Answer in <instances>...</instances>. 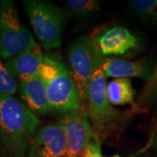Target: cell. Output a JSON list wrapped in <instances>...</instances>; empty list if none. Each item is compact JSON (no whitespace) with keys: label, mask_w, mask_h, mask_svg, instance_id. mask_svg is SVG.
<instances>
[{"label":"cell","mask_w":157,"mask_h":157,"mask_svg":"<svg viewBox=\"0 0 157 157\" xmlns=\"http://www.w3.org/2000/svg\"><path fill=\"white\" fill-rule=\"evenodd\" d=\"M38 116L13 95L0 91V140L11 157H24L39 127Z\"/></svg>","instance_id":"cell-1"},{"label":"cell","mask_w":157,"mask_h":157,"mask_svg":"<svg viewBox=\"0 0 157 157\" xmlns=\"http://www.w3.org/2000/svg\"><path fill=\"white\" fill-rule=\"evenodd\" d=\"M23 5L43 47L46 50L59 47L67 25L65 11L45 0H25Z\"/></svg>","instance_id":"cell-2"},{"label":"cell","mask_w":157,"mask_h":157,"mask_svg":"<svg viewBox=\"0 0 157 157\" xmlns=\"http://www.w3.org/2000/svg\"><path fill=\"white\" fill-rule=\"evenodd\" d=\"M71 75L77 86L82 103L86 95L91 79L96 71L101 67L105 58L100 51L97 40L86 35L78 37L67 50Z\"/></svg>","instance_id":"cell-3"},{"label":"cell","mask_w":157,"mask_h":157,"mask_svg":"<svg viewBox=\"0 0 157 157\" xmlns=\"http://www.w3.org/2000/svg\"><path fill=\"white\" fill-rule=\"evenodd\" d=\"M11 0H0V59H9L37 46Z\"/></svg>","instance_id":"cell-4"},{"label":"cell","mask_w":157,"mask_h":157,"mask_svg":"<svg viewBox=\"0 0 157 157\" xmlns=\"http://www.w3.org/2000/svg\"><path fill=\"white\" fill-rule=\"evenodd\" d=\"M86 102L92 127L99 138L102 134H106V130L119 114V112L111 106L107 99V80L101 67L96 71L91 79Z\"/></svg>","instance_id":"cell-5"},{"label":"cell","mask_w":157,"mask_h":157,"mask_svg":"<svg viewBox=\"0 0 157 157\" xmlns=\"http://www.w3.org/2000/svg\"><path fill=\"white\" fill-rule=\"evenodd\" d=\"M45 83L52 113H65L84 105L71 73L62 62L55 76Z\"/></svg>","instance_id":"cell-6"},{"label":"cell","mask_w":157,"mask_h":157,"mask_svg":"<svg viewBox=\"0 0 157 157\" xmlns=\"http://www.w3.org/2000/svg\"><path fill=\"white\" fill-rule=\"evenodd\" d=\"M58 124L65 132L68 152L72 157H77L89 144L99 140L89 122L87 108L85 105L77 110L62 113Z\"/></svg>","instance_id":"cell-7"},{"label":"cell","mask_w":157,"mask_h":157,"mask_svg":"<svg viewBox=\"0 0 157 157\" xmlns=\"http://www.w3.org/2000/svg\"><path fill=\"white\" fill-rule=\"evenodd\" d=\"M28 157H72L61 126L50 124L40 128L29 145Z\"/></svg>","instance_id":"cell-8"},{"label":"cell","mask_w":157,"mask_h":157,"mask_svg":"<svg viewBox=\"0 0 157 157\" xmlns=\"http://www.w3.org/2000/svg\"><path fill=\"white\" fill-rule=\"evenodd\" d=\"M17 88L23 103L36 115H45L52 112L46 86L39 75L19 79Z\"/></svg>","instance_id":"cell-9"},{"label":"cell","mask_w":157,"mask_h":157,"mask_svg":"<svg viewBox=\"0 0 157 157\" xmlns=\"http://www.w3.org/2000/svg\"><path fill=\"white\" fill-rule=\"evenodd\" d=\"M97 44L104 56L122 55L138 46V39L128 28L114 26L102 34Z\"/></svg>","instance_id":"cell-10"},{"label":"cell","mask_w":157,"mask_h":157,"mask_svg":"<svg viewBox=\"0 0 157 157\" xmlns=\"http://www.w3.org/2000/svg\"><path fill=\"white\" fill-rule=\"evenodd\" d=\"M44 58V54L39 45H37L31 50L25 51L17 56L9 59L4 63V66L13 78L17 77L21 79L38 75Z\"/></svg>","instance_id":"cell-11"},{"label":"cell","mask_w":157,"mask_h":157,"mask_svg":"<svg viewBox=\"0 0 157 157\" xmlns=\"http://www.w3.org/2000/svg\"><path fill=\"white\" fill-rule=\"evenodd\" d=\"M101 69L106 78L109 77L130 78L140 77L148 78L151 74L150 67L147 59L138 61H129L119 59H105L101 65Z\"/></svg>","instance_id":"cell-12"},{"label":"cell","mask_w":157,"mask_h":157,"mask_svg":"<svg viewBox=\"0 0 157 157\" xmlns=\"http://www.w3.org/2000/svg\"><path fill=\"white\" fill-rule=\"evenodd\" d=\"M135 91L128 78L113 79L107 85V95L111 105L122 106L134 103Z\"/></svg>","instance_id":"cell-13"},{"label":"cell","mask_w":157,"mask_h":157,"mask_svg":"<svg viewBox=\"0 0 157 157\" xmlns=\"http://www.w3.org/2000/svg\"><path fill=\"white\" fill-rule=\"evenodd\" d=\"M129 6L142 19L157 22V0H133Z\"/></svg>","instance_id":"cell-14"},{"label":"cell","mask_w":157,"mask_h":157,"mask_svg":"<svg viewBox=\"0 0 157 157\" xmlns=\"http://www.w3.org/2000/svg\"><path fill=\"white\" fill-rule=\"evenodd\" d=\"M67 6L74 14L86 16L99 11L101 3L95 0H67Z\"/></svg>","instance_id":"cell-15"},{"label":"cell","mask_w":157,"mask_h":157,"mask_svg":"<svg viewBox=\"0 0 157 157\" xmlns=\"http://www.w3.org/2000/svg\"><path fill=\"white\" fill-rule=\"evenodd\" d=\"M17 90V82L0 61V91L13 95Z\"/></svg>","instance_id":"cell-16"},{"label":"cell","mask_w":157,"mask_h":157,"mask_svg":"<svg viewBox=\"0 0 157 157\" xmlns=\"http://www.w3.org/2000/svg\"><path fill=\"white\" fill-rule=\"evenodd\" d=\"M155 101H157V85L155 86V87L154 88V90H153V92L151 93L150 96L148 97V99H147V101L145 106L147 105V104H150V103H153V102H155Z\"/></svg>","instance_id":"cell-17"},{"label":"cell","mask_w":157,"mask_h":157,"mask_svg":"<svg viewBox=\"0 0 157 157\" xmlns=\"http://www.w3.org/2000/svg\"><path fill=\"white\" fill-rule=\"evenodd\" d=\"M10 155L9 153L7 152L6 148L5 147V146L3 145V143L1 142L0 140V157H9Z\"/></svg>","instance_id":"cell-18"},{"label":"cell","mask_w":157,"mask_h":157,"mask_svg":"<svg viewBox=\"0 0 157 157\" xmlns=\"http://www.w3.org/2000/svg\"><path fill=\"white\" fill-rule=\"evenodd\" d=\"M153 138H154V143H155L157 145V130H155V134L153 136Z\"/></svg>","instance_id":"cell-19"},{"label":"cell","mask_w":157,"mask_h":157,"mask_svg":"<svg viewBox=\"0 0 157 157\" xmlns=\"http://www.w3.org/2000/svg\"><path fill=\"white\" fill-rule=\"evenodd\" d=\"M112 157H121V156H120V155H113V156Z\"/></svg>","instance_id":"cell-20"},{"label":"cell","mask_w":157,"mask_h":157,"mask_svg":"<svg viewBox=\"0 0 157 157\" xmlns=\"http://www.w3.org/2000/svg\"><path fill=\"white\" fill-rule=\"evenodd\" d=\"M156 130H157V128H156Z\"/></svg>","instance_id":"cell-21"}]
</instances>
